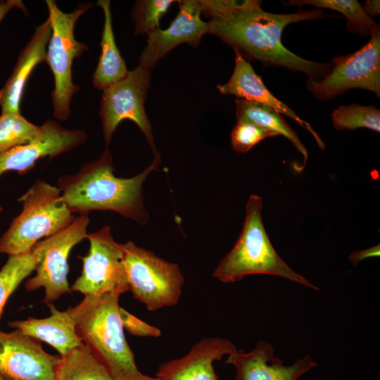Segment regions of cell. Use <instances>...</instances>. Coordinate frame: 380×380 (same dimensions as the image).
I'll return each mask as SVG.
<instances>
[{"label": "cell", "mask_w": 380, "mask_h": 380, "mask_svg": "<svg viewBox=\"0 0 380 380\" xmlns=\"http://www.w3.org/2000/svg\"><path fill=\"white\" fill-rule=\"evenodd\" d=\"M174 2L173 0L137 1L132 13L135 24L134 34H148L160 29V20Z\"/></svg>", "instance_id": "4316f807"}, {"label": "cell", "mask_w": 380, "mask_h": 380, "mask_svg": "<svg viewBox=\"0 0 380 380\" xmlns=\"http://www.w3.org/2000/svg\"><path fill=\"white\" fill-rule=\"evenodd\" d=\"M129 291L149 311L177 305L184 277L179 266L137 246L120 243Z\"/></svg>", "instance_id": "52a82bcc"}, {"label": "cell", "mask_w": 380, "mask_h": 380, "mask_svg": "<svg viewBox=\"0 0 380 380\" xmlns=\"http://www.w3.org/2000/svg\"><path fill=\"white\" fill-rule=\"evenodd\" d=\"M119 315L123 327L130 334L139 337H160L161 331L139 319L120 306Z\"/></svg>", "instance_id": "f1b7e54d"}, {"label": "cell", "mask_w": 380, "mask_h": 380, "mask_svg": "<svg viewBox=\"0 0 380 380\" xmlns=\"http://www.w3.org/2000/svg\"><path fill=\"white\" fill-rule=\"evenodd\" d=\"M51 34V23L47 18L35 28L31 39L20 52L11 75L0 89L1 113L20 114L27 81L38 64L46 62V48Z\"/></svg>", "instance_id": "ac0fdd59"}, {"label": "cell", "mask_w": 380, "mask_h": 380, "mask_svg": "<svg viewBox=\"0 0 380 380\" xmlns=\"http://www.w3.org/2000/svg\"><path fill=\"white\" fill-rule=\"evenodd\" d=\"M199 3L201 13L211 18L208 33L237 49L243 58L302 72L312 81L320 80L330 70L329 63L308 61L290 51L283 45L281 34L289 24L333 15L319 8L290 14L269 13L258 0H199Z\"/></svg>", "instance_id": "6da1fadb"}, {"label": "cell", "mask_w": 380, "mask_h": 380, "mask_svg": "<svg viewBox=\"0 0 380 380\" xmlns=\"http://www.w3.org/2000/svg\"><path fill=\"white\" fill-rule=\"evenodd\" d=\"M357 51L332 58L329 72L320 80H308V90L318 99L334 98L349 89H363L380 97V27Z\"/></svg>", "instance_id": "9c48e42d"}, {"label": "cell", "mask_w": 380, "mask_h": 380, "mask_svg": "<svg viewBox=\"0 0 380 380\" xmlns=\"http://www.w3.org/2000/svg\"><path fill=\"white\" fill-rule=\"evenodd\" d=\"M97 5L103 11L104 24L101 41V53L93 74L92 83L96 89L103 90L122 80L129 71L115 41L110 2L108 0H99Z\"/></svg>", "instance_id": "ffe728a7"}, {"label": "cell", "mask_w": 380, "mask_h": 380, "mask_svg": "<svg viewBox=\"0 0 380 380\" xmlns=\"http://www.w3.org/2000/svg\"><path fill=\"white\" fill-rule=\"evenodd\" d=\"M2 208L0 206V213L2 211Z\"/></svg>", "instance_id": "836d02e7"}, {"label": "cell", "mask_w": 380, "mask_h": 380, "mask_svg": "<svg viewBox=\"0 0 380 380\" xmlns=\"http://www.w3.org/2000/svg\"><path fill=\"white\" fill-rule=\"evenodd\" d=\"M56 380H116L83 343L61 356Z\"/></svg>", "instance_id": "7402d4cb"}, {"label": "cell", "mask_w": 380, "mask_h": 380, "mask_svg": "<svg viewBox=\"0 0 380 380\" xmlns=\"http://www.w3.org/2000/svg\"><path fill=\"white\" fill-rule=\"evenodd\" d=\"M23 210L0 238V253H28L43 237L51 236L74 220L58 187L38 180L20 198Z\"/></svg>", "instance_id": "5b68a950"}, {"label": "cell", "mask_w": 380, "mask_h": 380, "mask_svg": "<svg viewBox=\"0 0 380 380\" xmlns=\"http://www.w3.org/2000/svg\"><path fill=\"white\" fill-rule=\"evenodd\" d=\"M362 9L370 16H376L380 13V1L379 0H367L365 1Z\"/></svg>", "instance_id": "1f68e13d"}, {"label": "cell", "mask_w": 380, "mask_h": 380, "mask_svg": "<svg viewBox=\"0 0 380 380\" xmlns=\"http://www.w3.org/2000/svg\"><path fill=\"white\" fill-rule=\"evenodd\" d=\"M179 12L165 30L158 29L148 34L147 45L139 57V64L151 69L177 46L188 43L196 47L202 37L208 33V23L201 18L199 1H179Z\"/></svg>", "instance_id": "4fadbf2b"}, {"label": "cell", "mask_w": 380, "mask_h": 380, "mask_svg": "<svg viewBox=\"0 0 380 380\" xmlns=\"http://www.w3.org/2000/svg\"><path fill=\"white\" fill-rule=\"evenodd\" d=\"M38 255L32 250L28 253L11 255L0 270V319L11 295L34 270Z\"/></svg>", "instance_id": "d4e9b609"}, {"label": "cell", "mask_w": 380, "mask_h": 380, "mask_svg": "<svg viewBox=\"0 0 380 380\" xmlns=\"http://www.w3.org/2000/svg\"><path fill=\"white\" fill-rule=\"evenodd\" d=\"M46 4L51 27L46 60L54 78L51 94L53 113L57 120H66L70 115L72 98L80 90V87L72 81V62L89 49L75 38V26L93 4H80L70 13L63 12L55 1L46 0Z\"/></svg>", "instance_id": "8992f818"}, {"label": "cell", "mask_w": 380, "mask_h": 380, "mask_svg": "<svg viewBox=\"0 0 380 380\" xmlns=\"http://www.w3.org/2000/svg\"><path fill=\"white\" fill-rule=\"evenodd\" d=\"M237 350L222 337H205L195 343L184 356L162 363L156 374L158 380H219L214 362Z\"/></svg>", "instance_id": "2e32d148"}, {"label": "cell", "mask_w": 380, "mask_h": 380, "mask_svg": "<svg viewBox=\"0 0 380 380\" xmlns=\"http://www.w3.org/2000/svg\"><path fill=\"white\" fill-rule=\"evenodd\" d=\"M150 70L139 64L122 80L103 90L99 116L106 146L110 143L119 123L128 119L141 129L154 155L158 153L152 127L144 108L151 85Z\"/></svg>", "instance_id": "ba28073f"}, {"label": "cell", "mask_w": 380, "mask_h": 380, "mask_svg": "<svg viewBox=\"0 0 380 380\" xmlns=\"http://www.w3.org/2000/svg\"><path fill=\"white\" fill-rule=\"evenodd\" d=\"M278 136L274 132L265 129L245 120H238L231 132L233 149L241 153L248 152L253 146L267 137Z\"/></svg>", "instance_id": "83f0119b"}, {"label": "cell", "mask_w": 380, "mask_h": 380, "mask_svg": "<svg viewBox=\"0 0 380 380\" xmlns=\"http://www.w3.org/2000/svg\"><path fill=\"white\" fill-rule=\"evenodd\" d=\"M86 238L90 243L89 253L81 258L82 271L70 292L96 297L108 293L121 295L129 291L120 243L114 240L110 228L104 226L87 234Z\"/></svg>", "instance_id": "8fae6325"}, {"label": "cell", "mask_w": 380, "mask_h": 380, "mask_svg": "<svg viewBox=\"0 0 380 380\" xmlns=\"http://www.w3.org/2000/svg\"><path fill=\"white\" fill-rule=\"evenodd\" d=\"M274 353L271 343L259 340L251 351L240 349L228 355L225 363L234 367V380H298L317 366L309 355L286 365Z\"/></svg>", "instance_id": "5bb4252c"}, {"label": "cell", "mask_w": 380, "mask_h": 380, "mask_svg": "<svg viewBox=\"0 0 380 380\" xmlns=\"http://www.w3.org/2000/svg\"><path fill=\"white\" fill-rule=\"evenodd\" d=\"M60 358L17 329L0 330V375L5 380H56Z\"/></svg>", "instance_id": "7c38bea8"}, {"label": "cell", "mask_w": 380, "mask_h": 380, "mask_svg": "<svg viewBox=\"0 0 380 380\" xmlns=\"http://www.w3.org/2000/svg\"><path fill=\"white\" fill-rule=\"evenodd\" d=\"M89 223L88 214H80L68 227L33 246L39 260L35 275L25 284L27 291L43 287L46 303L70 292L68 258L72 248L86 238Z\"/></svg>", "instance_id": "30bf717a"}, {"label": "cell", "mask_w": 380, "mask_h": 380, "mask_svg": "<svg viewBox=\"0 0 380 380\" xmlns=\"http://www.w3.org/2000/svg\"><path fill=\"white\" fill-rule=\"evenodd\" d=\"M0 380H5V379L0 375Z\"/></svg>", "instance_id": "d6a6232c"}, {"label": "cell", "mask_w": 380, "mask_h": 380, "mask_svg": "<svg viewBox=\"0 0 380 380\" xmlns=\"http://www.w3.org/2000/svg\"><path fill=\"white\" fill-rule=\"evenodd\" d=\"M262 198L252 194L246 206L240 236L232 250L220 261L213 276L223 283L239 281L251 274L280 277L310 289H319L291 268L278 255L262 219Z\"/></svg>", "instance_id": "277c9868"}, {"label": "cell", "mask_w": 380, "mask_h": 380, "mask_svg": "<svg viewBox=\"0 0 380 380\" xmlns=\"http://www.w3.org/2000/svg\"><path fill=\"white\" fill-rule=\"evenodd\" d=\"M44 128L29 122L21 114L1 113L0 153L41 139Z\"/></svg>", "instance_id": "cb8c5ba5"}, {"label": "cell", "mask_w": 380, "mask_h": 380, "mask_svg": "<svg viewBox=\"0 0 380 380\" xmlns=\"http://www.w3.org/2000/svg\"><path fill=\"white\" fill-rule=\"evenodd\" d=\"M380 255L379 244L375 245L368 248L355 251L350 253L348 260L353 265H357L360 262L370 258H377Z\"/></svg>", "instance_id": "f546056e"}, {"label": "cell", "mask_w": 380, "mask_h": 380, "mask_svg": "<svg viewBox=\"0 0 380 380\" xmlns=\"http://www.w3.org/2000/svg\"><path fill=\"white\" fill-rule=\"evenodd\" d=\"M233 49L235 52L234 69L227 83L217 86L219 91L222 94L234 95L239 99L260 103L272 107L279 114L290 118L308 130L315 139L319 148L324 150L325 144L312 126L301 119L287 105L276 98L265 87L261 77L255 72L250 63L237 49Z\"/></svg>", "instance_id": "e0dca14e"}, {"label": "cell", "mask_w": 380, "mask_h": 380, "mask_svg": "<svg viewBox=\"0 0 380 380\" xmlns=\"http://www.w3.org/2000/svg\"><path fill=\"white\" fill-rule=\"evenodd\" d=\"M14 8L20 9L25 15L27 14L26 7L21 0L0 1V23Z\"/></svg>", "instance_id": "4dcf8cb0"}, {"label": "cell", "mask_w": 380, "mask_h": 380, "mask_svg": "<svg viewBox=\"0 0 380 380\" xmlns=\"http://www.w3.org/2000/svg\"><path fill=\"white\" fill-rule=\"evenodd\" d=\"M51 315L43 319L29 317L25 320L8 322L23 334L53 346L61 356L80 346L82 341L78 336L75 322L68 309L59 311L51 303H46Z\"/></svg>", "instance_id": "d6986e66"}, {"label": "cell", "mask_w": 380, "mask_h": 380, "mask_svg": "<svg viewBox=\"0 0 380 380\" xmlns=\"http://www.w3.org/2000/svg\"><path fill=\"white\" fill-rule=\"evenodd\" d=\"M160 162L157 153L152 164L141 173L130 178L118 177L113 173L112 155L106 148L99 158L84 164L77 173L61 177L58 189L72 214L111 210L145 224L148 213L142 185Z\"/></svg>", "instance_id": "7a4b0ae2"}, {"label": "cell", "mask_w": 380, "mask_h": 380, "mask_svg": "<svg viewBox=\"0 0 380 380\" xmlns=\"http://www.w3.org/2000/svg\"><path fill=\"white\" fill-rule=\"evenodd\" d=\"M286 6L312 5L317 8H329L342 13L347 19L348 29L362 36H369L379 25L367 15L356 0H290Z\"/></svg>", "instance_id": "603a6c76"}, {"label": "cell", "mask_w": 380, "mask_h": 380, "mask_svg": "<svg viewBox=\"0 0 380 380\" xmlns=\"http://www.w3.org/2000/svg\"><path fill=\"white\" fill-rule=\"evenodd\" d=\"M236 115L237 120L250 122L288 139L303 156L304 167L308 157V151L296 132L277 110L265 104L237 99Z\"/></svg>", "instance_id": "44dd1931"}, {"label": "cell", "mask_w": 380, "mask_h": 380, "mask_svg": "<svg viewBox=\"0 0 380 380\" xmlns=\"http://www.w3.org/2000/svg\"><path fill=\"white\" fill-rule=\"evenodd\" d=\"M120 294L84 297L68 310L82 341L116 380H158L141 373L124 334L119 315Z\"/></svg>", "instance_id": "3957f363"}, {"label": "cell", "mask_w": 380, "mask_h": 380, "mask_svg": "<svg viewBox=\"0 0 380 380\" xmlns=\"http://www.w3.org/2000/svg\"><path fill=\"white\" fill-rule=\"evenodd\" d=\"M43 137L36 141L0 153V176L7 171L25 174L44 157H56L84 144L87 139L85 132L70 130L59 122L48 120L42 125Z\"/></svg>", "instance_id": "9a60e30c"}, {"label": "cell", "mask_w": 380, "mask_h": 380, "mask_svg": "<svg viewBox=\"0 0 380 380\" xmlns=\"http://www.w3.org/2000/svg\"><path fill=\"white\" fill-rule=\"evenodd\" d=\"M331 120L336 129L367 128L380 132V110L374 106H341L333 111Z\"/></svg>", "instance_id": "484cf974"}]
</instances>
